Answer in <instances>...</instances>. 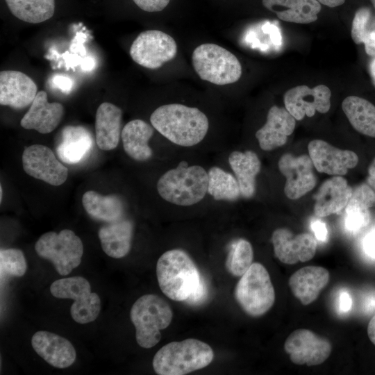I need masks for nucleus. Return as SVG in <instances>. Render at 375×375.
<instances>
[{
  "instance_id": "obj_18",
  "label": "nucleus",
  "mask_w": 375,
  "mask_h": 375,
  "mask_svg": "<svg viewBox=\"0 0 375 375\" xmlns=\"http://www.w3.org/2000/svg\"><path fill=\"white\" fill-rule=\"evenodd\" d=\"M308 150L315 168L332 176L345 175L358 162V156L353 151L336 148L322 140L310 142Z\"/></svg>"
},
{
  "instance_id": "obj_10",
  "label": "nucleus",
  "mask_w": 375,
  "mask_h": 375,
  "mask_svg": "<svg viewBox=\"0 0 375 375\" xmlns=\"http://www.w3.org/2000/svg\"><path fill=\"white\" fill-rule=\"evenodd\" d=\"M177 51L176 42L171 35L159 30H147L134 40L129 53L139 65L156 69L173 60Z\"/></svg>"
},
{
  "instance_id": "obj_14",
  "label": "nucleus",
  "mask_w": 375,
  "mask_h": 375,
  "mask_svg": "<svg viewBox=\"0 0 375 375\" xmlns=\"http://www.w3.org/2000/svg\"><path fill=\"white\" fill-rule=\"evenodd\" d=\"M278 167L286 178L284 193L288 198L299 199L315 188L317 178L309 155L295 157L285 153L279 158Z\"/></svg>"
},
{
  "instance_id": "obj_37",
  "label": "nucleus",
  "mask_w": 375,
  "mask_h": 375,
  "mask_svg": "<svg viewBox=\"0 0 375 375\" xmlns=\"http://www.w3.org/2000/svg\"><path fill=\"white\" fill-rule=\"evenodd\" d=\"M208 297V286L206 281L201 277L199 285L196 290L185 301L186 303L191 306H199L203 304Z\"/></svg>"
},
{
  "instance_id": "obj_20",
  "label": "nucleus",
  "mask_w": 375,
  "mask_h": 375,
  "mask_svg": "<svg viewBox=\"0 0 375 375\" xmlns=\"http://www.w3.org/2000/svg\"><path fill=\"white\" fill-rule=\"evenodd\" d=\"M35 82L16 70L0 72V104L21 109L31 104L38 94Z\"/></svg>"
},
{
  "instance_id": "obj_15",
  "label": "nucleus",
  "mask_w": 375,
  "mask_h": 375,
  "mask_svg": "<svg viewBox=\"0 0 375 375\" xmlns=\"http://www.w3.org/2000/svg\"><path fill=\"white\" fill-rule=\"evenodd\" d=\"M331 91L325 85L312 88L302 85L288 90L284 94L287 110L295 118L301 120L305 116L312 117L315 112H327L331 108Z\"/></svg>"
},
{
  "instance_id": "obj_25",
  "label": "nucleus",
  "mask_w": 375,
  "mask_h": 375,
  "mask_svg": "<svg viewBox=\"0 0 375 375\" xmlns=\"http://www.w3.org/2000/svg\"><path fill=\"white\" fill-rule=\"evenodd\" d=\"M135 223L128 215L101 227L98 236L103 251L110 257L121 258L131 251Z\"/></svg>"
},
{
  "instance_id": "obj_2",
  "label": "nucleus",
  "mask_w": 375,
  "mask_h": 375,
  "mask_svg": "<svg viewBox=\"0 0 375 375\" xmlns=\"http://www.w3.org/2000/svg\"><path fill=\"white\" fill-rule=\"evenodd\" d=\"M149 121L178 151L213 155L226 150L211 136L210 117L199 107L176 102L162 104L152 112Z\"/></svg>"
},
{
  "instance_id": "obj_17",
  "label": "nucleus",
  "mask_w": 375,
  "mask_h": 375,
  "mask_svg": "<svg viewBox=\"0 0 375 375\" xmlns=\"http://www.w3.org/2000/svg\"><path fill=\"white\" fill-rule=\"evenodd\" d=\"M271 239L276 257L285 264L310 260L316 253V239L308 233L294 235L290 230L280 228L274 231Z\"/></svg>"
},
{
  "instance_id": "obj_4",
  "label": "nucleus",
  "mask_w": 375,
  "mask_h": 375,
  "mask_svg": "<svg viewBox=\"0 0 375 375\" xmlns=\"http://www.w3.org/2000/svg\"><path fill=\"white\" fill-rule=\"evenodd\" d=\"M213 358L208 344L189 338L163 346L155 354L152 365L159 375H184L208 366Z\"/></svg>"
},
{
  "instance_id": "obj_13",
  "label": "nucleus",
  "mask_w": 375,
  "mask_h": 375,
  "mask_svg": "<svg viewBox=\"0 0 375 375\" xmlns=\"http://www.w3.org/2000/svg\"><path fill=\"white\" fill-rule=\"evenodd\" d=\"M23 168L29 176L50 185L58 186L65 182L68 169L49 147L33 144L24 149Z\"/></svg>"
},
{
  "instance_id": "obj_48",
  "label": "nucleus",
  "mask_w": 375,
  "mask_h": 375,
  "mask_svg": "<svg viewBox=\"0 0 375 375\" xmlns=\"http://www.w3.org/2000/svg\"><path fill=\"white\" fill-rule=\"evenodd\" d=\"M371 73L373 78L375 79V58L372 60L370 65Z\"/></svg>"
},
{
  "instance_id": "obj_34",
  "label": "nucleus",
  "mask_w": 375,
  "mask_h": 375,
  "mask_svg": "<svg viewBox=\"0 0 375 375\" xmlns=\"http://www.w3.org/2000/svg\"><path fill=\"white\" fill-rule=\"evenodd\" d=\"M226 267L234 276H242L250 267L253 260V249L249 241L238 238L226 245Z\"/></svg>"
},
{
  "instance_id": "obj_11",
  "label": "nucleus",
  "mask_w": 375,
  "mask_h": 375,
  "mask_svg": "<svg viewBox=\"0 0 375 375\" xmlns=\"http://www.w3.org/2000/svg\"><path fill=\"white\" fill-rule=\"evenodd\" d=\"M234 175L240 187L242 198L251 199L256 194V178L261 170L258 154L251 149L240 150L228 147L214 154Z\"/></svg>"
},
{
  "instance_id": "obj_30",
  "label": "nucleus",
  "mask_w": 375,
  "mask_h": 375,
  "mask_svg": "<svg viewBox=\"0 0 375 375\" xmlns=\"http://www.w3.org/2000/svg\"><path fill=\"white\" fill-rule=\"evenodd\" d=\"M375 206V192L366 183L357 186L352 192L345 208V227L353 233L366 227L371 219L369 208Z\"/></svg>"
},
{
  "instance_id": "obj_26",
  "label": "nucleus",
  "mask_w": 375,
  "mask_h": 375,
  "mask_svg": "<svg viewBox=\"0 0 375 375\" xmlns=\"http://www.w3.org/2000/svg\"><path fill=\"white\" fill-rule=\"evenodd\" d=\"M329 281V272L320 266H307L293 273L288 285L294 296L303 305H308L318 297Z\"/></svg>"
},
{
  "instance_id": "obj_33",
  "label": "nucleus",
  "mask_w": 375,
  "mask_h": 375,
  "mask_svg": "<svg viewBox=\"0 0 375 375\" xmlns=\"http://www.w3.org/2000/svg\"><path fill=\"white\" fill-rule=\"evenodd\" d=\"M8 10L18 19L39 24L51 19L56 10V0H4Z\"/></svg>"
},
{
  "instance_id": "obj_28",
  "label": "nucleus",
  "mask_w": 375,
  "mask_h": 375,
  "mask_svg": "<svg viewBox=\"0 0 375 375\" xmlns=\"http://www.w3.org/2000/svg\"><path fill=\"white\" fill-rule=\"evenodd\" d=\"M262 5L282 21L309 24L317 19L321 10L317 0H262Z\"/></svg>"
},
{
  "instance_id": "obj_44",
  "label": "nucleus",
  "mask_w": 375,
  "mask_h": 375,
  "mask_svg": "<svg viewBox=\"0 0 375 375\" xmlns=\"http://www.w3.org/2000/svg\"><path fill=\"white\" fill-rule=\"evenodd\" d=\"M367 171L368 176L367 183L375 192V158L369 164Z\"/></svg>"
},
{
  "instance_id": "obj_7",
  "label": "nucleus",
  "mask_w": 375,
  "mask_h": 375,
  "mask_svg": "<svg viewBox=\"0 0 375 375\" xmlns=\"http://www.w3.org/2000/svg\"><path fill=\"white\" fill-rule=\"evenodd\" d=\"M235 297L249 315L259 317L274 305L275 291L269 274L259 262H253L241 276L235 289Z\"/></svg>"
},
{
  "instance_id": "obj_31",
  "label": "nucleus",
  "mask_w": 375,
  "mask_h": 375,
  "mask_svg": "<svg viewBox=\"0 0 375 375\" xmlns=\"http://www.w3.org/2000/svg\"><path fill=\"white\" fill-rule=\"evenodd\" d=\"M62 139L57 147L59 158L68 164L81 161L92 149V137L82 126H68L62 132Z\"/></svg>"
},
{
  "instance_id": "obj_43",
  "label": "nucleus",
  "mask_w": 375,
  "mask_h": 375,
  "mask_svg": "<svg viewBox=\"0 0 375 375\" xmlns=\"http://www.w3.org/2000/svg\"><path fill=\"white\" fill-rule=\"evenodd\" d=\"M365 248L367 253L375 258V231L366 238Z\"/></svg>"
},
{
  "instance_id": "obj_50",
  "label": "nucleus",
  "mask_w": 375,
  "mask_h": 375,
  "mask_svg": "<svg viewBox=\"0 0 375 375\" xmlns=\"http://www.w3.org/2000/svg\"><path fill=\"white\" fill-rule=\"evenodd\" d=\"M370 1H371L372 4L373 5V6L375 8V0H370Z\"/></svg>"
},
{
  "instance_id": "obj_12",
  "label": "nucleus",
  "mask_w": 375,
  "mask_h": 375,
  "mask_svg": "<svg viewBox=\"0 0 375 375\" xmlns=\"http://www.w3.org/2000/svg\"><path fill=\"white\" fill-rule=\"evenodd\" d=\"M284 349L293 363L313 366L322 364L329 357L332 346L327 339L312 331L299 328L288 337Z\"/></svg>"
},
{
  "instance_id": "obj_38",
  "label": "nucleus",
  "mask_w": 375,
  "mask_h": 375,
  "mask_svg": "<svg viewBox=\"0 0 375 375\" xmlns=\"http://www.w3.org/2000/svg\"><path fill=\"white\" fill-rule=\"evenodd\" d=\"M142 10L147 12H157L164 10L170 0H132Z\"/></svg>"
},
{
  "instance_id": "obj_39",
  "label": "nucleus",
  "mask_w": 375,
  "mask_h": 375,
  "mask_svg": "<svg viewBox=\"0 0 375 375\" xmlns=\"http://www.w3.org/2000/svg\"><path fill=\"white\" fill-rule=\"evenodd\" d=\"M52 83L59 90L63 92H68L71 90L73 83L72 81L67 76L56 75L52 78Z\"/></svg>"
},
{
  "instance_id": "obj_8",
  "label": "nucleus",
  "mask_w": 375,
  "mask_h": 375,
  "mask_svg": "<svg viewBox=\"0 0 375 375\" xmlns=\"http://www.w3.org/2000/svg\"><path fill=\"white\" fill-rule=\"evenodd\" d=\"M35 249L40 257L51 261L61 276L77 267L83 253L81 240L69 229L45 233L36 242Z\"/></svg>"
},
{
  "instance_id": "obj_24",
  "label": "nucleus",
  "mask_w": 375,
  "mask_h": 375,
  "mask_svg": "<svg viewBox=\"0 0 375 375\" xmlns=\"http://www.w3.org/2000/svg\"><path fill=\"white\" fill-rule=\"evenodd\" d=\"M353 189L341 176H334L326 180L315 197L314 212L319 217L339 214L345 209Z\"/></svg>"
},
{
  "instance_id": "obj_21",
  "label": "nucleus",
  "mask_w": 375,
  "mask_h": 375,
  "mask_svg": "<svg viewBox=\"0 0 375 375\" xmlns=\"http://www.w3.org/2000/svg\"><path fill=\"white\" fill-rule=\"evenodd\" d=\"M31 345L42 358L56 368H67L76 360V353L72 343L54 333L36 332L32 336Z\"/></svg>"
},
{
  "instance_id": "obj_41",
  "label": "nucleus",
  "mask_w": 375,
  "mask_h": 375,
  "mask_svg": "<svg viewBox=\"0 0 375 375\" xmlns=\"http://www.w3.org/2000/svg\"><path fill=\"white\" fill-rule=\"evenodd\" d=\"M352 300L348 292L342 291L339 295L338 309L341 312H348L351 307Z\"/></svg>"
},
{
  "instance_id": "obj_9",
  "label": "nucleus",
  "mask_w": 375,
  "mask_h": 375,
  "mask_svg": "<svg viewBox=\"0 0 375 375\" xmlns=\"http://www.w3.org/2000/svg\"><path fill=\"white\" fill-rule=\"evenodd\" d=\"M51 294L58 299H71L74 301L70 308L73 319L79 324L94 321L101 310V299L91 292L89 281L82 276L60 278L50 286Z\"/></svg>"
},
{
  "instance_id": "obj_6",
  "label": "nucleus",
  "mask_w": 375,
  "mask_h": 375,
  "mask_svg": "<svg viewBox=\"0 0 375 375\" xmlns=\"http://www.w3.org/2000/svg\"><path fill=\"white\" fill-rule=\"evenodd\" d=\"M192 66L203 80L217 85L237 82L242 76L238 58L226 49L213 43L197 46L192 54Z\"/></svg>"
},
{
  "instance_id": "obj_16",
  "label": "nucleus",
  "mask_w": 375,
  "mask_h": 375,
  "mask_svg": "<svg viewBox=\"0 0 375 375\" xmlns=\"http://www.w3.org/2000/svg\"><path fill=\"white\" fill-rule=\"evenodd\" d=\"M208 193L209 212L226 211L242 199L235 177L214 155L208 169Z\"/></svg>"
},
{
  "instance_id": "obj_46",
  "label": "nucleus",
  "mask_w": 375,
  "mask_h": 375,
  "mask_svg": "<svg viewBox=\"0 0 375 375\" xmlns=\"http://www.w3.org/2000/svg\"><path fill=\"white\" fill-rule=\"evenodd\" d=\"M320 3L330 8H334L343 4L345 0H317Z\"/></svg>"
},
{
  "instance_id": "obj_22",
  "label": "nucleus",
  "mask_w": 375,
  "mask_h": 375,
  "mask_svg": "<svg viewBox=\"0 0 375 375\" xmlns=\"http://www.w3.org/2000/svg\"><path fill=\"white\" fill-rule=\"evenodd\" d=\"M155 128L141 119L127 122L122 128L121 139L125 153L132 160L145 162L153 158L155 152L150 146Z\"/></svg>"
},
{
  "instance_id": "obj_29",
  "label": "nucleus",
  "mask_w": 375,
  "mask_h": 375,
  "mask_svg": "<svg viewBox=\"0 0 375 375\" xmlns=\"http://www.w3.org/2000/svg\"><path fill=\"white\" fill-rule=\"evenodd\" d=\"M83 206L92 218L111 222L127 216V203L124 199L117 194L101 195L90 190L82 197Z\"/></svg>"
},
{
  "instance_id": "obj_36",
  "label": "nucleus",
  "mask_w": 375,
  "mask_h": 375,
  "mask_svg": "<svg viewBox=\"0 0 375 375\" xmlns=\"http://www.w3.org/2000/svg\"><path fill=\"white\" fill-rule=\"evenodd\" d=\"M372 12L369 8H360L355 13L351 26V35L353 41L357 44L363 43L370 31L367 26L371 19Z\"/></svg>"
},
{
  "instance_id": "obj_5",
  "label": "nucleus",
  "mask_w": 375,
  "mask_h": 375,
  "mask_svg": "<svg viewBox=\"0 0 375 375\" xmlns=\"http://www.w3.org/2000/svg\"><path fill=\"white\" fill-rule=\"evenodd\" d=\"M172 317L169 305L160 297L147 294L138 299L130 311L138 344L145 349L157 344L161 338L160 331L170 324Z\"/></svg>"
},
{
  "instance_id": "obj_49",
  "label": "nucleus",
  "mask_w": 375,
  "mask_h": 375,
  "mask_svg": "<svg viewBox=\"0 0 375 375\" xmlns=\"http://www.w3.org/2000/svg\"><path fill=\"white\" fill-rule=\"evenodd\" d=\"M0 190H1V192H0V195H1L0 200L1 201V199H2V188H1V186Z\"/></svg>"
},
{
  "instance_id": "obj_35",
  "label": "nucleus",
  "mask_w": 375,
  "mask_h": 375,
  "mask_svg": "<svg viewBox=\"0 0 375 375\" xmlns=\"http://www.w3.org/2000/svg\"><path fill=\"white\" fill-rule=\"evenodd\" d=\"M27 268L24 253L17 249H1L0 251L1 273L20 277Z\"/></svg>"
},
{
  "instance_id": "obj_19",
  "label": "nucleus",
  "mask_w": 375,
  "mask_h": 375,
  "mask_svg": "<svg viewBox=\"0 0 375 375\" xmlns=\"http://www.w3.org/2000/svg\"><path fill=\"white\" fill-rule=\"evenodd\" d=\"M296 119L285 108L274 105L269 109L265 124L255 133L259 148L273 151L284 145L295 128Z\"/></svg>"
},
{
  "instance_id": "obj_40",
  "label": "nucleus",
  "mask_w": 375,
  "mask_h": 375,
  "mask_svg": "<svg viewBox=\"0 0 375 375\" xmlns=\"http://www.w3.org/2000/svg\"><path fill=\"white\" fill-rule=\"evenodd\" d=\"M311 228L318 240L324 242L327 241L328 230L324 222L319 220H315L311 223Z\"/></svg>"
},
{
  "instance_id": "obj_3",
  "label": "nucleus",
  "mask_w": 375,
  "mask_h": 375,
  "mask_svg": "<svg viewBox=\"0 0 375 375\" xmlns=\"http://www.w3.org/2000/svg\"><path fill=\"white\" fill-rule=\"evenodd\" d=\"M156 275L163 294L176 301H185L202 277L190 255L180 248L167 250L160 256Z\"/></svg>"
},
{
  "instance_id": "obj_32",
  "label": "nucleus",
  "mask_w": 375,
  "mask_h": 375,
  "mask_svg": "<svg viewBox=\"0 0 375 375\" xmlns=\"http://www.w3.org/2000/svg\"><path fill=\"white\" fill-rule=\"evenodd\" d=\"M342 110L359 133L375 138V106L357 96H349L342 103Z\"/></svg>"
},
{
  "instance_id": "obj_42",
  "label": "nucleus",
  "mask_w": 375,
  "mask_h": 375,
  "mask_svg": "<svg viewBox=\"0 0 375 375\" xmlns=\"http://www.w3.org/2000/svg\"><path fill=\"white\" fill-rule=\"evenodd\" d=\"M363 44L366 53L370 56H375V31L369 32Z\"/></svg>"
},
{
  "instance_id": "obj_23",
  "label": "nucleus",
  "mask_w": 375,
  "mask_h": 375,
  "mask_svg": "<svg viewBox=\"0 0 375 375\" xmlns=\"http://www.w3.org/2000/svg\"><path fill=\"white\" fill-rule=\"evenodd\" d=\"M63 115L62 105L58 102H49L47 93L40 91L21 119L20 125L25 129L47 134L58 126Z\"/></svg>"
},
{
  "instance_id": "obj_45",
  "label": "nucleus",
  "mask_w": 375,
  "mask_h": 375,
  "mask_svg": "<svg viewBox=\"0 0 375 375\" xmlns=\"http://www.w3.org/2000/svg\"><path fill=\"white\" fill-rule=\"evenodd\" d=\"M367 334L371 342L375 344V315L372 317L368 324Z\"/></svg>"
},
{
  "instance_id": "obj_1",
  "label": "nucleus",
  "mask_w": 375,
  "mask_h": 375,
  "mask_svg": "<svg viewBox=\"0 0 375 375\" xmlns=\"http://www.w3.org/2000/svg\"><path fill=\"white\" fill-rule=\"evenodd\" d=\"M213 155L180 151L162 160L155 182L162 206L169 212H209L208 169Z\"/></svg>"
},
{
  "instance_id": "obj_47",
  "label": "nucleus",
  "mask_w": 375,
  "mask_h": 375,
  "mask_svg": "<svg viewBox=\"0 0 375 375\" xmlns=\"http://www.w3.org/2000/svg\"><path fill=\"white\" fill-rule=\"evenodd\" d=\"M94 63L93 62V60L91 58H88L85 60L83 64V69L85 70H90L91 69Z\"/></svg>"
},
{
  "instance_id": "obj_27",
  "label": "nucleus",
  "mask_w": 375,
  "mask_h": 375,
  "mask_svg": "<svg viewBox=\"0 0 375 375\" xmlns=\"http://www.w3.org/2000/svg\"><path fill=\"white\" fill-rule=\"evenodd\" d=\"M122 110L116 105L103 102L98 107L95 117L96 141L103 151L115 149L122 133Z\"/></svg>"
}]
</instances>
